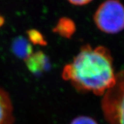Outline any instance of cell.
<instances>
[{"label":"cell","mask_w":124,"mask_h":124,"mask_svg":"<svg viewBox=\"0 0 124 124\" xmlns=\"http://www.w3.org/2000/svg\"><path fill=\"white\" fill-rule=\"evenodd\" d=\"M27 35L28 37V41L31 44L46 46L47 44V41L45 39L44 37L40 32L39 31L31 29L27 32Z\"/></svg>","instance_id":"cell-8"},{"label":"cell","mask_w":124,"mask_h":124,"mask_svg":"<svg viewBox=\"0 0 124 124\" xmlns=\"http://www.w3.org/2000/svg\"><path fill=\"white\" fill-rule=\"evenodd\" d=\"M12 50L15 55L23 58L24 60L32 53L31 42L22 37H19L14 39L12 44Z\"/></svg>","instance_id":"cell-6"},{"label":"cell","mask_w":124,"mask_h":124,"mask_svg":"<svg viewBox=\"0 0 124 124\" xmlns=\"http://www.w3.org/2000/svg\"><path fill=\"white\" fill-rule=\"evenodd\" d=\"M28 69L35 75H40L48 70L50 62L48 57L42 51L32 53L25 59Z\"/></svg>","instance_id":"cell-4"},{"label":"cell","mask_w":124,"mask_h":124,"mask_svg":"<svg viewBox=\"0 0 124 124\" xmlns=\"http://www.w3.org/2000/svg\"><path fill=\"white\" fill-rule=\"evenodd\" d=\"M94 22L104 33H119L124 29V6L119 0L105 1L96 10Z\"/></svg>","instance_id":"cell-3"},{"label":"cell","mask_w":124,"mask_h":124,"mask_svg":"<svg viewBox=\"0 0 124 124\" xmlns=\"http://www.w3.org/2000/svg\"><path fill=\"white\" fill-rule=\"evenodd\" d=\"M70 4L75 6H84L88 4L93 0H68Z\"/></svg>","instance_id":"cell-10"},{"label":"cell","mask_w":124,"mask_h":124,"mask_svg":"<svg viewBox=\"0 0 124 124\" xmlns=\"http://www.w3.org/2000/svg\"><path fill=\"white\" fill-rule=\"evenodd\" d=\"M13 106L9 94L0 87V124H13Z\"/></svg>","instance_id":"cell-5"},{"label":"cell","mask_w":124,"mask_h":124,"mask_svg":"<svg viewBox=\"0 0 124 124\" xmlns=\"http://www.w3.org/2000/svg\"><path fill=\"white\" fill-rule=\"evenodd\" d=\"M101 108L109 124H124V70L116 73L115 84L103 95Z\"/></svg>","instance_id":"cell-2"},{"label":"cell","mask_w":124,"mask_h":124,"mask_svg":"<svg viewBox=\"0 0 124 124\" xmlns=\"http://www.w3.org/2000/svg\"><path fill=\"white\" fill-rule=\"evenodd\" d=\"M70 124H99L96 120L88 116H79L72 120Z\"/></svg>","instance_id":"cell-9"},{"label":"cell","mask_w":124,"mask_h":124,"mask_svg":"<svg viewBox=\"0 0 124 124\" xmlns=\"http://www.w3.org/2000/svg\"><path fill=\"white\" fill-rule=\"evenodd\" d=\"M62 78L79 92L103 96L116 80L110 50L103 46H83L73 60L64 66Z\"/></svg>","instance_id":"cell-1"},{"label":"cell","mask_w":124,"mask_h":124,"mask_svg":"<svg viewBox=\"0 0 124 124\" xmlns=\"http://www.w3.org/2000/svg\"><path fill=\"white\" fill-rule=\"evenodd\" d=\"M53 31L63 37L69 38L75 32V24L70 19L62 17L54 28Z\"/></svg>","instance_id":"cell-7"}]
</instances>
